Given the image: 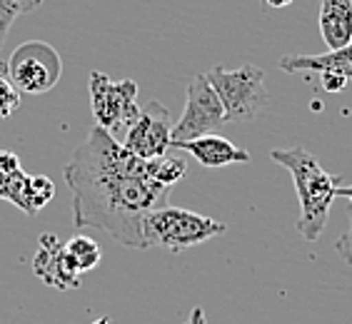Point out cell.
Returning a JSON list of instances; mask_svg holds the SVG:
<instances>
[{
  "mask_svg": "<svg viewBox=\"0 0 352 324\" xmlns=\"http://www.w3.org/2000/svg\"><path fill=\"white\" fill-rule=\"evenodd\" d=\"M73 195V222L108 232L128 250L142 247V222L168 205L170 189L150 180L145 162L95 125L63 170Z\"/></svg>",
  "mask_w": 352,
  "mask_h": 324,
  "instance_id": "cell-1",
  "label": "cell"
},
{
  "mask_svg": "<svg viewBox=\"0 0 352 324\" xmlns=\"http://www.w3.org/2000/svg\"><path fill=\"white\" fill-rule=\"evenodd\" d=\"M270 157L292 175L300 200L298 232L305 237V242H318L327 227V220H330L335 189L340 187L342 180L338 175H330L320 165L318 157L307 152L305 148L272 150Z\"/></svg>",
  "mask_w": 352,
  "mask_h": 324,
  "instance_id": "cell-2",
  "label": "cell"
},
{
  "mask_svg": "<svg viewBox=\"0 0 352 324\" xmlns=\"http://www.w3.org/2000/svg\"><path fill=\"white\" fill-rule=\"evenodd\" d=\"M228 230L223 222L212 217L197 215L192 209L173 207L165 205L160 209H153L142 222V247H160L168 252H183L203 244L212 237L223 235Z\"/></svg>",
  "mask_w": 352,
  "mask_h": 324,
  "instance_id": "cell-3",
  "label": "cell"
},
{
  "mask_svg": "<svg viewBox=\"0 0 352 324\" xmlns=\"http://www.w3.org/2000/svg\"><path fill=\"white\" fill-rule=\"evenodd\" d=\"M90 108H93L95 125L122 142L128 130L135 125L140 115L138 105V82L125 78V80H113L110 75L93 70L90 73Z\"/></svg>",
  "mask_w": 352,
  "mask_h": 324,
  "instance_id": "cell-4",
  "label": "cell"
},
{
  "mask_svg": "<svg viewBox=\"0 0 352 324\" xmlns=\"http://www.w3.org/2000/svg\"><path fill=\"white\" fill-rule=\"evenodd\" d=\"M210 80L225 108V122H248L258 115L267 102L265 73L258 65H240L237 70H228L215 65L205 75Z\"/></svg>",
  "mask_w": 352,
  "mask_h": 324,
  "instance_id": "cell-5",
  "label": "cell"
},
{
  "mask_svg": "<svg viewBox=\"0 0 352 324\" xmlns=\"http://www.w3.org/2000/svg\"><path fill=\"white\" fill-rule=\"evenodd\" d=\"M63 75V60L58 50L45 40H28L15 47L8 60V78L18 93L43 95L58 85Z\"/></svg>",
  "mask_w": 352,
  "mask_h": 324,
  "instance_id": "cell-6",
  "label": "cell"
},
{
  "mask_svg": "<svg viewBox=\"0 0 352 324\" xmlns=\"http://www.w3.org/2000/svg\"><path fill=\"white\" fill-rule=\"evenodd\" d=\"M225 122V108L210 80L205 75H195L188 85L185 95L183 117L173 122V148L180 142L197 140V137L212 135Z\"/></svg>",
  "mask_w": 352,
  "mask_h": 324,
  "instance_id": "cell-7",
  "label": "cell"
},
{
  "mask_svg": "<svg viewBox=\"0 0 352 324\" xmlns=\"http://www.w3.org/2000/svg\"><path fill=\"white\" fill-rule=\"evenodd\" d=\"M122 148L140 157L142 162L168 155L173 150V115L165 105L150 100L140 108L135 125L122 137Z\"/></svg>",
  "mask_w": 352,
  "mask_h": 324,
  "instance_id": "cell-8",
  "label": "cell"
},
{
  "mask_svg": "<svg viewBox=\"0 0 352 324\" xmlns=\"http://www.w3.org/2000/svg\"><path fill=\"white\" fill-rule=\"evenodd\" d=\"M33 272L43 284L55 287V290H75L82 282V275L70 259L65 244L53 232H45L38 240V252L33 257Z\"/></svg>",
  "mask_w": 352,
  "mask_h": 324,
  "instance_id": "cell-9",
  "label": "cell"
},
{
  "mask_svg": "<svg viewBox=\"0 0 352 324\" xmlns=\"http://www.w3.org/2000/svg\"><path fill=\"white\" fill-rule=\"evenodd\" d=\"M173 150H185L195 157L203 167H225V165H237V162H250V152L243 148H237L235 142H230L223 135H205L197 140L180 142Z\"/></svg>",
  "mask_w": 352,
  "mask_h": 324,
  "instance_id": "cell-10",
  "label": "cell"
},
{
  "mask_svg": "<svg viewBox=\"0 0 352 324\" xmlns=\"http://www.w3.org/2000/svg\"><path fill=\"white\" fill-rule=\"evenodd\" d=\"M285 73H335L352 80V43L320 55H285L280 58Z\"/></svg>",
  "mask_w": 352,
  "mask_h": 324,
  "instance_id": "cell-11",
  "label": "cell"
},
{
  "mask_svg": "<svg viewBox=\"0 0 352 324\" xmlns=\"http://www.w3.org/2000/svg\"><path fill=\"white\" fill-rule=\"evenodd\" d=\"M320 35L327 50L352 43V0H320Z\"/></svg>",
  "mask_w": 352,
  "mask_h": 324,
  "instance_id": "cell-12",
  "label": "cell"
},
{
  "mask_svg": "<svg viewBox=\"0 0 352 324\" xmlns=\"http://www.w3.org/2000/svg\"><path fill=\"white\" fill-rule=\"evenodd\" d=\"M145 172H148L150 180H155L157 185L173 187V185H177L185 177L188 165H185L183 157H175L168 152V155H163V157H155V160L145 162Z\"/></svg>",
  "mask_w": 352,
  "mask_h": 324,
  "instance_id": "cell-13",
  "label": "cell"
},
{
  "mask_svg": "<svg viewBox=\"0 0 352 324\" xmlns=\"http://www.w3.org/2000/svg\"><path fill=\"white\" fill-rule=\"evenodd\" d=\"M65 250H68L70 259H73V264L78 267V272H90L95 270L98 264H100L102 259V250L100 244L95 242L93 237L88 235H75L70 237L68 242H65Z\"/></svg>",
  "mask_w": 352,
  "mask_h": 324,
  "instance_id": "cell-14",
  "label": "cell"
},
{
  "mask_svg": "<svg viewBox=\"0 0 352 324\" xmlns=\"http://www.w3.org/2000/svg\"><path fill=\"white\" fill-rule=\"evenodd\" d=\"M6 200L8 202H13L18 209H23L25 215H38L41 207L35 202V195H33V185H30V175L18 170L15 175L8 177V189H6Z\"/></svg>",
  "mask_w": 352,
  "mask_h": 324,
  "instance_id": "cell-15",
  "label": "cell"
},
{
  "mask_svg": "<svg viewBox=\"0 0 352 324\" xmlns=\"http://www.w3.org/2000/svg\"><path fill=\"white\" fill-rule=\"evenodd\" d=\"M43 5V0H0V50L6 45L8 33L13 23L21 18V15H28L38 10Z\"/></svg>",
  "mask_w": 352,
  "mask_h": 324,
  "instance_id": "cell-16",
  "label": "cell"
},
{
  "mask_svg": "<svg viewBox=\"0 0 352 324\" xmlns=\"http://www.w3.org/2000/svg\"><path fill=\"white\" fill-rule=\"evenodd\" d=\"M21 108V93L8 78V62H0V120H6Z\"/></svg>",
  "mask_w": 352,
  "mask_h": 324,
  "instance_id": "cell-17",
  "label": "cell"
},
{
  "mask_svg": "<svg viewBox=\"0 0 352 324\" xmlns=\"http://www.w3.org/2000/svg\"><path fill=\"white\" fill-rule=\"evenodd\" d=\"M30 185H33L35 202H38V207L43 209L55 197V185H53V180H50V177H45V175H30Z\"/></svg>",
  "mask_w": 352,
  "mask_h": 324,
  "instance_id": "cell-18",
  "label": "cell"
},
{
  "mask_svg": "<svg viewBox=\"0 0 352 324\" xmlns=\"http://www.w3.org/2000/svg\"><path fill=\"white\" fill-rule=\"evenodd\" d=\"M335 252L345 259V264H352V205H347V227L335 240Z\"/></svg>",
  "mask_w": 352,
  "mask_h": 324,
  "instance_id": "cell-19",
  "label": "cell"
},
{
  "mask_svg": "<svg viewBox=\"0 0 352 324\" xmlns=\"http://www.w3.org/2000/svg\"><path fill=\"white\" fill-rule=\"evenodd\" d=\"M0 170H3L8 177L15 175L18 170H23L21 167V157L15 155V152H10V150H0Z\"/></svg>",
  "mask_w": 352,
  "mask_h": 324,
  "instance_id": "cell-20",
  "label": "cell"
},
{
  "mask_svg": "<svg viewBox=\"0 0 352 324\" xmlns=\"http://www.w3.org/2000/svg\"><path fill=\"white\" fill-rule=\"evenodd\" d=\"M320 75H322V88H325L327 93H340V90H345L347 78L335 75V73H320Z\"/></svg>",
  "mask_w": 352,
  "mask_h": 324,
  "instance_id": "cell-21",
  "label": "cell"
},
{
  "mask_svg": "<svg viewBox=\"0 0 352 324\" xmlns=\"http://www.w3.org/2000/svg\"><path fill=\"white\" fill-rule=\"evenodd\" d=\"M183 324H208V319H205V310H203V307H192V312H190V317L185 319Z\"/></svg>",
  "mask_w": 352,
  "mask_h": 324,
  "instance_id": "cell-22",
  "label": "cell"
},
{
  "mask_svg": "<svg viewBox=\"0 0 352 324\" xmlns=\"http://www.w3.org/2000/svg\"><path fill=\"white\" fill-rule=\"evenodd\" d=\"M335 197H345L347 202L352 205V185H340V187L335 189Z\"/></svg>",
  "mask_w": 352,
  "mask_h": 324,
  "instance_id": "cell-23",
  "label": "cell"
},
{
  "mask_svg": "<svg viewBox=\"0 0 352 324\" xmlns=\"http://www.w3.org/2000/svg\"><path fill=\"white\" fill-rule=\"evenodd\" d=\"M6 189H8V175L0 170V197H3V200H6Z\"/></svg>",
  "mask_w": 352,
  "mask_h": 324,
  "instance_id": "cell-24",
  "label": "cell"
},
{
  "mask_svg": "<svg viewBox=\"0 0 352 324\" xmlns=\"http://www.w3.org/2000/svg\"><path fill=\"white\" fill-rule=\"evenodd\" d=\"M270 8H285V5H290L292 0H265Z\"/></svg>",
  "mask_w": 352,
  "mask_h": 324,
  "instance_id": "cell-25",
  "label": "cell"
},
{
  "mask_svg": "<svg viewBox=\"0 0 352 324\" xmlns=\"http://www.w3.org/2000/svg\"><path fill=\"white\" fill-rule=\"evenodd\" d=\"M93 324H110V317H100V319H95Z\"/></svg>",
  "mask_w": 352,
  "mask_h": 324,
  "instance_id": "cell-26",
  "label": "cell"
},
{
  "mask_svg": "<svg viewBox=\"0 0 352 324\" xmlns=\"http://www.w3.org/2000/svg\"><path fill=\"white\" fill-rule=\"evenodd\" d=\"M263 3H265V0H263Z\"/></svg>",
  "mask_w": 352,
  "mask_h": 324,
  "instance_id": "cell-27",
  "label": "cell"
}]
</instances>
